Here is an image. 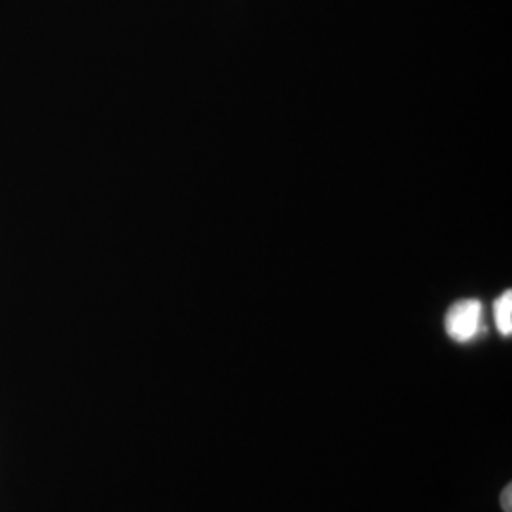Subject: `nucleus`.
<instances>
[{"label": "nucleus", "mask_w": 512, "mask_h": 512, "mask_svg": "<svg viewBox=\"0 0 512 512\" xmlns=\"http://www.w3.org/2000/svg\"><path fill=\"white\" fill-rule=\"evenodd\" d=\"M495 325L503 336L512 334V293L501 294L494 304Z\"/></svg>", "instance_id": "2"}, {"label": "nucleus", "mask_w": 512, "mask_h": 512, "mask_svg": "<svg viewBox=\"0 0 512 512\" xmlns=\"http://www.w3.org/2000/svg\"><path fill=\"white\" fill-rule=\"evenodd\" d=\"M444 327L448 336L459 344L475 340L482 327V304L478 300H461L454 304L446 313Z\"/></svg>", "instance_id": "1"}, {"label": "nucleus", "mask_w": 512, "mask_h": 512, "mask_svg": "<svg viewBox=\"0 0 512 512\" xmlns=\"http://www.w3.org/2000/svg\"><path fill=\"white\" fill-rule=\"evenodd\" d=\"M501 507H503V511L512 512V486L511 484H507L505 486V490H503V494H501Z\"/></svg>", "instance_id": "3"}]
</instances>
